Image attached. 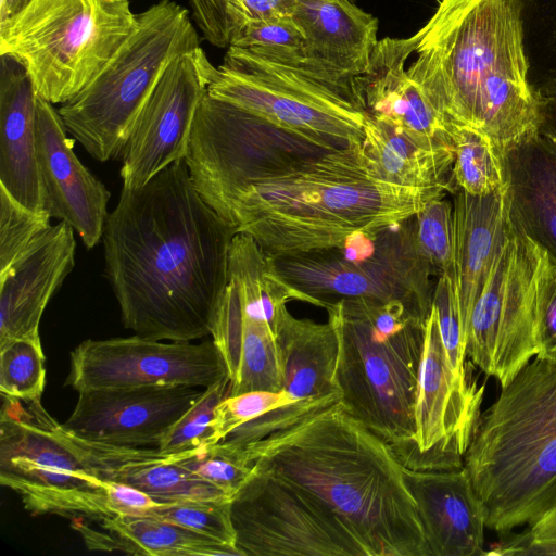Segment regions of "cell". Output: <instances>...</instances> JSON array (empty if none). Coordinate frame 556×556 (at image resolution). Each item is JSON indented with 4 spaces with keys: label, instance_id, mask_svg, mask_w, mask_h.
<instances>
[{
    "label": "cell",
    "instance_id": "cell-1",
    "mask_svg": "<svg viewBox=\"0 0 556 556\" xmlns=\"http://www.w3.org/2000/svg\"><path fill=\"white\" fill-rule=\"evenodd\" d=\"M236 233L200 197L185 160L123 188L102 242L125 328L155 340L210 336Z\"/></svg>",
    "mask_w": 556,
    "mask_h": 556
},
{
    "label": "cell",
    "instance_id": "cell-2",
    "mask_svg": "<svg viewBox=\"0 0 556 556\" xmlns=\"http://www.w3.org/2000/svg\"><path fill=\"white\" fill-rule=\"evenodd\" d=\"M222 441L236 444L254 470L318 498L349 526L368 556H427L403 466L340 400L276 408Z\"/></svg>",
    "mask_w": 556,
    "mask_h": 556
},
{
    "label": "cell",
    "instance_id": "cell-3",
    "mask_svg": "<svg viewBox=\"0 0 556 556\" xmlns=\"http://www.w3.org/2000/svg\"><path fill=\"white\" fill-rule=\"evenodd\" d=\"M417 34L407 72L451 125L482 132L504 157L540 129L521 0H441Z\"/></svg>",
    "mask_w": 556,
    "mask_h": 556
},
{
    "label": "cell",
    "instance_id": "cell-4",
    "mask_svg": "<svg viewBox=\"0 0 556 556\" xmlns=\"http://www.w3.org/2000/svg\"><path fill=\"white\" fill-rule=\"evenodd\" d=\"M442 195L441 189L382 179L361 142L249 182L232 197L224 219L275 260L337 248L355 232L401 224Z\"/></svg>",
    "mask_w": 556,
    "mask_h": 556
},
{
    "label": "cell",
    "instance_id": "cell-5",
    "mask_svg": "<svg viewBox=\"0 0 556 556\" xmlns=\"http://www.w3.org/2000/svg\"><path fill=\"white\" fill-rule=\"evenodd\" d=\"M478 419L464 467L486 529L506 535L556 503V358L532 357Z\"/></svg>",
    "mask_w": 556,
    "mask_h": 556
},
{
    "label": "cell",
    "instance_id": "cell-6",
    "mask_svg": "<svg viewBox=\"0 0 556 556\" xmlns=\"http://www.w3.org/2000/svg\"><path fill=\"white\" fill-rule=\"evenodd\" d=\"M325 309L339 339L340 402L403 467L415 469V404L427 318L397 300L343 299Z\"/></svg>",
    "mask_w": 556,
    "mask_h": 556
},
{
    "label": "cell",
    "instance_id": "cell-7",
    "mask_svg": "<svg viewBox=\"0 0 556 556\" xmlns=\"http://www.w3.org/2000/svg\"><path fill=\"white\" fill-rule=\"evenodd\" d=\"M137 23L128 0H33L0 23V55L26 70L38 96L63 104L103 71Z\"/></svg>",
    "mask_w": 556,
    "mask_h": 556
},
{
    "label": "cell",
    "instance_id": "cell-8",
    "mask_svg": "<svg viewBox=\"0 0 556 556\" xmlns=\"http://www.w3.org/2000/svg\"><path fill=\"white\" fill-rule=\"evenodd\" d=\"M134 33L103 71L58 110L63 124L96 160L122 155L135 121L177 56L201 47L187 9L161 0L137 14Z\"/></svg>",
    "mask_w": 556,
    "mask_h": 556
},
{
    "label": "cell",
    "instance_id": "cell-9",
    "mask_svg": "<svg viewBox=\"0 0 556 556\" xmlns=\"http://www.w3.org/2000/svg\"><path fill=\"white\" fill-rule=\"evenodd\" d=\"M0 483L35 516L111 517L103 480L41 400L1 394Z\"/></svg>",
    "mask_w": 556,
    "mask_h": 556
},
{
    "label": "cell",
    "instance_id": "cell-10",
    "mask_svg": "<svg viewBox=\"0 0 556 556\" xmlns=\"http://www.w3.org/2000/svg\"><path fill=\"white\" fill-rule=\"evenodd\" d=\"M279 274L316 306L343 299L402 301L428 316L431 266L419 253L414 217L376 232H355L340 247L274 260Z\"/></svg>",
    "mask_w": 556,
    "mask_h": 556
},
{
    "label": "cell",
    "instance_id": "cell-11",
    "mask_svg": "<svg viewBox=\"0 0 556 556\" xmlns=\"http://www.w3.org/2000/svg\"><path fill=\"white\" fill-rule=\"evenodd\" d=\"M207 93L326 149L364 139L366 114L352 100L248 49L227 48Z\"/></svg>",
    "mask_w": 556,
    "mask_h": 556
},
{
    "label": "cell",
    "instance_id": "cell-12",
    "mask_svg": "<svg viewBox=\"0 0 556 556\" xmlns=\"http://www.w3.org/2000/svg\"><path fill=\"white\" fill-rule=\"evenodd\" d=\"M326 150L331 149L206 92L193 121L185 162L200 197L224 219L230 200L242 187Z\"/></svg>",
    "mask_w": 556,
    "mask_h": 556
},
{
    "label": "cell",
    "instance_id": "cell-13",
    "mask_svg": "<svg viewBox=\"0 0 556 556\" xmlns=\"http://www.w3.org/2000/svg\"><path fill=\"white\" fill-rule=\"evenodd\" d=\"M545 257L516 226L469 313L466 357L501 387L538 354L536 291Z\"/></svg>",
    "mask_w": 556,
    "mask_h": 556
},
{
    "label": "cell",
    "instance_id": "cell-14",
    "mask_svg": "<svg viewBox=\"0 0 556 556\" xmlns=\"http://www.w3.org/2000/svg\"><path fill=\"white\" fill-rule=\"evenodd\" d=\"M230 517L241 556H368L318 498L262 471L232 497Z\"/></svg>",
    "mask_w": 556,
    "mask_h": 556
},
{
    "label": "cell",
    "instance_id": "cell-15",
    "mask_svg": "<svg viewBox=\"0 0 556 556\" xmlns=\"http://www.w3.org/2000/svg\"><path fill=\"white\" fill-rule=\"evenodd\" d=\"M227 376L212 339L162 342L135 334L83 341L71 352L65 386L77 392L138 387L205 389Z\"/></svg>",
    "mask_w": 556,
    "mask_h": 556
},
{
    "label": "cell",
    "instance_id": "cell-16",
    "mask_svg": "<svg viewBox=\"0 0 556 556\" xmlns=\"http://www.w3.org/2000/svg\"><path fill=\"white\" fill-rule=\"evenodd\" d=\"M215 70L202 47L170 62L141 108L122 152L123 188L141 187L185 160L198 108Z\"/></svg>",
    "mask_w": 556,
    "mask_h": 556
},
{
    "label": "cell",
    "instance_id": "cell-17",
    "mask_svg": "<svg viewBox=\"0 0 556 556\" xmlns=\"http://www.w3.org/2000/svg\"><path fill=\"white\" fill-rule=\"evenodd\" d=\"M470 374L451 367L431 305L425 324L424 351L415 404L417 462L414 470L464 467L484 395Z\"/></svg>",
    "mask_w": 556,
    "mask_h": 556
},
{
    "label": "cell",
    "instance_id": "cell-18",
    "mask_svg": "<svg viewBox=\"0 0 556 556\" xmlns=\"http://www.w3.org/2000/svg\"><path fill=\"white\" fill-rule=\"evenodd\" d=\"M203 389L138 387L78 392L76 405L62 424L73 435L109 445L157 447Z\"/></svg>",
    "mask_w": 556,
    "mask_h": 556
},
{
    "label": "cell",
    "instance_id": "cell-19",
    "mask_svg": "<svg viewBox=\"0 0 556 556\" xmlns=\"http://www.w3.org/2000/svg\"><path fill=\"white\" fill-rule=\"evenodd\" d=\"M66 131L58 110L38 96L37 157L45 210L67 223L91 249L102 240L110 192L76 156Z\"/></svg>",
    "mask_w": 556,
    "mask_h": 556
},
{
    "label": "cell",
    "instance_id": "cell-20",
    "mask_svg": "<svg viewBox=\"0 0 556 556\" xmlns=\"http://www.w3.org/2000/svg\"><path fill=\"white\" fill-rule=\"evenodd\" d=\"M74 229L50 225L0 273V348L28 340L41 344L45 308L75 265Z\"/></svg>",
    "mask_w": 556,
    "mask_h": 556
},
{
    "label": "cell",
    "instance_id": "cell-21",
    "mask_svg": "<svg viewBox=\"0 0 556 556\" xmlns=\"http://www.w3.org/2000/svg\"><path fill=\"white\" fill-rule=\"evenodd\" d=\"M417 41V33L407 38L379 40L367 70L355 79V102L366 115L406 134L454 146L451 124L405 66Z\"/></svg>",
    "mask_w": 556,
    "mask_h": 556
},
{
    "label": "cell",
    "instance_id": "cell-22",
    "mask_svg": "<svg viewBox=\"0 0 556 556\" xmlns=\"http://www.w3.org/2000/svg\"><path fill=\"white\" fill-rule=\"evenodd\" d=\"M403 473L417 506L427 556L485 555L484 514L465 467H403Z\"/></svg>",
    "mask_w": 556,
    "mask_h": 556
},
{
    "label": "cell",
    "instance_id": "cell-23",
    "mask_svg": "<svg viewBox=\"0 0 556 556\" xmlns=\"http://www.w3.org/2000/svg\"><path fill=\"white\" fill-rule=\"evenodd\" d=\"M453 194V266L448 275L465 333L471 307L516 226L507 178L500 189L489 194L472 195L462 189Z\"/></svg>",
    "mask_w": 556,
    "mask_h": 556
},
{
    "label": "cell",
    "instance_id": "cell-24",
    "mask_svg": "<svg viewBox=\"0 0 556 556\" xmlns=\"http://www.w3.org/2000/svg\"><path fill=\"white\" fill-rule=\"evenodd\" d=\"M304 35L305 61L354 90L378 43V20L352 0H295L292 15Z\"/></svg>",
    "mask_w": 556,
    "mask_h": 556
},
{
    "label": "cell",
    "instance_id": "cell-25",
    "mask_svg": "<svg viewBox=\"0 0 556 556\" xmlns=\"http://www.w3.org/2000/svg\"><path fill=\"white\" fill-rule=\"evenodd\" d=\"M0 58V186L26 207L46 212L37 157L38 93L17 61Z\"/></svg>",
    "mask_w": 556,
    "mask_h": 556
},
{
    "label": "cell",
    "instance_id": "cell-26",
    "mask_svg": "<svg viewBox=\"0 0 556 556\" xmlns=\"http://www.w3.org/2000/svg\"><path fill=\"white\" fill-rule=\"evenodd\" d=\"M70 435L99 478L134 486L157 503L231 501L224 491L176 464L173 454L156 447L109 445Z\"/></svg>",
    "mask_w": 556,
    "mask_h": 556
},
{
    "label": "cell",
    "instance_id": "cell-27",
    "mask_svg": "<svg viewBox=\"0 0 556 556\" xmlns=\"http://www.w3.org/2000/svg\"><path fill=\"white\" fill-rule=\"evenodd\" d=\"M504 163L515 225L556 261V136L540 127Z\"/></svg>",
    "mask_w": 556,
    "mask_h": 556
},
{
    "label": "cell",
    "instance_id": "cell-28",
    "mask_svg": "<svg viewBox=\"0 0 556 556\" xmlns=\"http://www.w3.org/2000/svg\"><path fill=\"white\" fill-rule=\"evenodd\" d=\"M226 364L230 395L282 391L276 332L249 316L228 285L215 309L210 333Z\"/></svg>",
    "mask_w": 556,
    "mask_h": 556
},
{
    "label": "cell",
    "instance_id": "cell-29",
    "mask_svg": "<svg viewBox=\"0 0 556 556\" xmlns=\"http://www.w3.org/2000/svg\"><path fill=\"white\" fill-rule=\"evenodd\" d=\"M282 391L296 402L340 397L336 382L339 339L333 324L299 319L289 311L276 333Z\"/></svg>",
    "mask_w": 556,
    "mask_h": 556
},
{
    "label": "cell",
    "instance_id": "cell-30",
    "mask_svg": "<svg viewBox=\"0 0 556 556\" xmlns=\"http://www.w3.org/2000/svg\"><path fill=\"white\" fill-rule=\"evenodd\" d=\"M363 146L376 172L409 188L454 193V147L419 139L366 115Z\"/></svg>",
    "mask_w": 556,
    "mask_h": 556
},
{
    "label": "cell",
    "instance_id": "cell-31",
    "mask_svg": "<svg viewBox=\"0 0 556 556\" xmlns=\"http://www.w3.org/2000/svg\"><path fill=\"white\" fill-rule=\"evenodd\" d=\"M100 522L102 530H92L80 520L75 523L89 549L149 556H241L236 547L154 517L111 516Z\"/></svg>",
    "mask_w": 556,
    "mask_h": 556
},
{
    "label": "cell",
    "instance_id": "cell-32",
    "mask_svg": "<svg viewBox=\"0 0 556 556\" xmlns=\"http://www.w3.org/2000/svg\"><path fill=\"white\" fill-rule=\"evenodd\" d=\"M529 78L541 109H556V0H521Z\"/></svg>",
    "mask_w": 556,
    "mask_h": 556
},
{
    "label": "cell",
    "instance_id": "cell-33",
    "mask_svg": "<svg viewBox=\"0 0 556 556\" xmlns=\"http://www.w3.org/2000/svg\"><path fill=\"white\" fill-rule=\"evenodd\" d=\"M454 164L452 179L456 189L484 195L500 189L505 180L504 156L482 132L452 124Z\"/></svg>",
    "mask_w": 556,
    "mask_h": 556
},
{
    "label": "cell",
    "instance_id": "cell-34",
    "mask_svg": "<svg viewBox=\"0 0 556 556\" xmlns=\"http://www.w3.org/2000/svg\"><path fill=\"white\" fill-rule=\"evenodd\" d=\"M173 455L176 464L220 489L231 500L254 471L241 450L225 441Z\"/></svg>",
    "mask_w": 556,
    "mask_h": 556
},
{
    "label": "cell",
    "instance_id": "cell-35",
    "mask_svg": "<svg viewBox=\"0 0 556 556\" xmlns=\"http://www.w3.org/2000/svg\"><path fill=\"white\" fill-rule=\"evenodd\" d=\"M46 386L42 345L16 340L0 348V392L23 400H41Z\"/></svg>",
    "mask_w": 556,
    "mask_h": 556
},
{
    "label": "cell",
    "instance_id": "cell-36",
    "mask_svg": "<svg viewBox=\"0 0 556 556\" xmlns=\"http://www.w3.org/2000/svg\"><path fill=\"white\" fill-rule=\"evenodd\" d=\"M148 516L174 523L238 548L230 517V501L157 503Z\"/></svg>",
    "mask_w": 556,
    "mask_h": 556
},
{
    "label": "cell",
    "instance_id": "cell-37",
    "mask_svg": "<svg viewBox=\"0 0 556 556\" xmlns=\"http://www.w3.org/2000/svg\"><path fill=\"white\" fill-rule=\"evenodd\" d=\"M415 241L434 274H451L453 266V204L435 198L414 216Z\"/></svg>",
    "mask_w": 556,
    "mask_h": 556
},
{
    "label": "cell",
    "instance_id": "cell-38",
    "mask_svg": "<svg viewBox=\"0 0 556 556\" xmlns=\"http://www.w3.org/2000/svg\"><path fill=\"white\" fill-rule=\"evenodd\" d=\"M229 395L228 376L203 389L201 396L163 437L156 448L167 454H179L206 445L216 406Z\"/></svg>",
    "mask_w": 556,
    "mask_h": 556
},
{
    "label": "cell",
    "instance_id": "cell-39",
    "mask_svg": "<svg viewBox=\"0 0 556 556\" xmlns=\"http://www.w3.org/2000/svg\"><path fill=\"white\" fill-rule=\"evenodd\" d=\"M50 218L47 212L26 207L0 186V273L51 225Z\"/></svg>",
    "mask_w": 556,
    "mask_h": 556
},
{
    "label": "cell",
    "instance_id": "cell-40",
    "mask_svg": "<svg viewBox=\"0 0 556 556\" xmlns=\"http://www.w3.org/2000/svg\"><path fill=\"white\" fill-rule=\"evenodd\" d=\"M292 403L296 401L286 391H251L227 396L216 406L206 445L218 443L239 427Z\"/></svg>",
    "mask_w": 556,
    "mask_h": 556
},
{
    "label": "cell",
    "instance_id": "cell-41",
    "mask_svg": "<svg viewBox=\"0 0 556 556\" xmlns=\"http://www.w3.org/2000/svg\"><path fill=\"white\" fill-rule=\"evenodd\" d=\"M432 306L450 365L458 376L465 377L469 375L465 333L453 280L447 273L441 274L438 278Z\"/></svg>",
    "mask_w": 556,
    "mask_h": 556
},
{
    "label": "cell",
    "instance_id": "cell-42",
    "mask_svg": "<svg viewBox=\"0 0 556 556\" xmlns=\"http://www.w3.org/2000/svg\"><path fill=\"white\" fill-rule=\"evenodd\" d=\"M304 43L303 31L293 17H283L245 24L229 46L274 56L302 49Z\"/></svg>",
    "mask_w": 556,
    "mask_h": 556
},
{
    "label": "cell",
    "instance_id": "cell-43",
    "mask_svg": "<svg viewBox=\"0 0 556 556\" xmlns=\"http://www.w3.org/2000/svg\"><path fill=\"white\" fill-rule=\"evenodd\" d=\"M535 330V356L556 358V261L547 254L538 281Z\"/></svg>",
    "mask_w": 556,
    "mask_h": 556
},
{
    "label": "cell",
    "instance_id": "cell-44",
    "mask_svg": "<svg viewBox=\"0 0 556 556\" xmlns=\"http://www.w3.org/2000/svg\"><path fill=\"white\" fill-rule=\"evenodd\" d=\"M192 17L204 39L218 48H228L232 25L226 0H189Z\"/></svg>",
    "mask_w": 556,
    "mask_h": 556
},
{
    "label": "cell",
    "instance_id": "cell-45",
    "mask_svg": "<svg viewBox=\"0 0 556 556\" xmlns=\"http://www.w3.org/2000/svg\"><path fill=\"white\" fill-rule=\"evenodd\" d=\"M226 4L233 36L249 23L292 17L295 0H226Z\"/></svg>",
    "mask_w": 556,
    "mask_h": 556
},
{
    "label": "cell",
    "instance_id": "cell-46",
    "mask_svg": "<svg viewBox=\"0 0 556 556\" xmlns=\"http://www.w3.org/2000/svg\"><path fill=\"white\" fill-rule=\"evenodd\" d=\"M106 506L111 516H148L157 504L147 493L112 480H103Z\"/></svg>",
    "mask_w": 556,
    "mask_h": 556
},
{
    "label": "cell",
    "instance_id": "cell-47",
    "mask_svg": "<svg viewBox=\"0 0 556 556\" xmlns=\"http://www.w3.org/2000/svg\"><path fill=\"white\" fill-rule=\"evenodd\" d=\"M523 530L531 540L533 554L556 555V503L539 521Z\"/></svg>",
    "mask_w": 556,
    "mask_h": 556
},
{
    "label": "cell",
    "instance_id": "cell-48",
    "mask_svg": "<svg viewBox=\"0 0 556 556\" xmlns=\"http://www.w3.org/2000/svg\"><path fill=\"white\" fill-rule=\"evenodd\" d=\"M33 0H1L0 1V23L4 22L24 8H26Z\"/></svg>",
    "mask_w": 556,
    "mask_h": 556
},
{
    "label": "cell",
    "instance_id": "cell-49",
    "mask_svg": "<svg viewBox=\"0 0 556 556\" xmlns=\"http://www.w3.org/2000/svg\"><path fill=\"white\" fill-rule=\"evenodd\" d=\"M541 128L554 134L556 136V110L542 111Z\"/></svg>",
    "mask_w": 556,
    "mask_h": 556
},
{
    "label": "cell",
    "instance_id": "cell-50",
    "mask_svg": "<svg viewBox=\"0 0 556 556\" xmlns=\"http://www.w3.org/2000/svg\"><path fill=\"white\" fill-rule=\"evenodd\" d=\"M353 1V0H352Z\"/></svg>",
    "mask_w": 556,
    "mask_h": 556
}]
</instances>
